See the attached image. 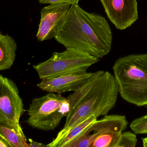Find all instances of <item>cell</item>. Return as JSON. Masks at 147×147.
Wrapping results in <instances>:
<instances>
[{
  "mask_svg": "<svg viewBox=\"0 0 147 147\" xmlns=\"http://www.w3.org/2000/svg\"><path fill=\"white\" fill-rule=\"evenodd\" d=\"M119 93L114 75L103 70L92 72L85 83L66 98L69 110L64 126L47 147H56L72 128L90 116L98 118L108 115L115 106Z\"/></svg>",
  "mask_w": 147,
  "mask_h": 147,
  "instance_id": "obj_1",
  "label": "cell"
},
{
  "mask_svg": "<svg viewBox=\"0 0 147 147\" xmlns=\"http://www.w3.org/2000/svg\"><path fill=\"white\" fill-rule=\"evenodd\" d=\"M55 39L65 47L100 59L108 55L112 46V32L106 18L81 8L78 2L71 5Z\"/></svg>",
  "mask_w": 147,
  "mask_h": 147,
  "instance_id": "obj_2",
  "label": "cell"
},
{
  "mask_svg": "<svg viewBox=\"0 0 147 147\" xmlns=\"http://www.w3.org/2000/svg\"><path fill=\"white\" fill-rule=\"evenodd\" d=\"M112 68L123 99L136 106L147 105V54L119 58Z\"/></svg>",
  "mask_w": 147,
  "mask_h": 147,
  "instance_id": "obj_3",
  "label": "cell"
},
{
  "mask_svg": "<svg viewBox=\"0 0 147 147\" xmlns=\"http://www.w3.org/2000/svg\"><path fill=\"white\" fill-rule=\"evenodd\" d=\"M69 110L66 98L61 94L48 92L32 100L27 110V123L33 128L44 131L55 130Z\"/></svg>",
  "mask_w": 147,
  "mask_h": 147,
  "instance_id": "obj_4",
  "label": "cell"
},
{
  "mask_svg": "<svg viewBox=\"0 0 147 147\" xmlns=\"http://www.w3.org/2000/svg\"><path fill=\"white\" fill-rule=\"evenodd\" d=\"M99 59L82 51L68 48L61 52L53 53L44 62L33 66L40 80L64 74L86 72Z\"/></svg>",
  "mask_w": 147,
  "mask_h": 147,
  "instance_id": "obj_5",
  "label": "cell"
},
{
  "mask_svg": "<svg viewBox=\"0 0 147 147\" xmlns=\"http://www.w3.org/2000/svg\"><path fill=\"white\" fill-rule=\"evenodd\" d=\"M128 124L125 116L106 115L97 120L87 133L70 147H117Z\"/></svg>",
  "mask_w": 147,
  "mask_h": 147,
  "instance_id": "obj_6",
  "label": "cell"
},
{
  "mask_svg": "<svg viewBox=\"0 0 147 147\" xmlns=\"http://www.w3.org/2000/svg\"><path fill=\"white\" fill-rule=\"evenodd\" d=\"M24 112V104L15 83L0 75V118L20 124Z\"/></svg>",
  "mask_w": 147,
  "mask_h": 147,
  "instance_id": "obj_7",
  "label": "cell"
},
{
  "mask_svg": "<svg viewBox=\"0 0 147 147\" xmlns=\"http://www.w3.org/2000/svg\"><path fill=\"white\" fill-rule=\"evenodd\" d=\"M71 4L69 2L56 3L41 9L40 23L36 35L38 41L55 38Z\"/></svg>",
  "mask_w": 147,
  "mask_h": 147,
  "instance_id": "obj_8",
  "label": "cell"
},
{
  "mask_svg": "<svg viewBox=\"0 0 147 147\" xmlns=\"http://www.w3.org/2000/svg\"><path fill=\"white\" fill-rule=\"evenodd\" d=\"M109 19L117 29L123 30L138 19L136 0H100Z\"/></svg>",
  "mask_w": 147,
  "mask_h": 147,
  "instance_id": "obj_9",
  "label": "cell"
},
{
  "mask_svg": "<svg viewBox=\"0 0 147 147\" xmlns=\"http://www.w3.org/2000/svg\"><path fill=\"white\" fill-rule=\"evenodd\" d=\"M92 74L87 71L64 74L41 80L37 86L44 91L59 94L74 91L85 83Z\"/></svg>",
  "mask_w": 147,
  "mask_h": 147,
  "instance_id": "obj_10",
  "label": "cell"
},
{
  "mask_svg": "<svg viewBox=\"0 0 147 147\" xmlns=\"http://www.w3.org/2000/svg\"><path fill=\"white\" fill-rule=\"evenodd\" d=\"M0 135L12 147H28L26 138L20 124L0 118Z\"/></svg>",
  "mask_w": 147,
  "mask_h": 147,
  "instance_id": "obj_11",
  "label": "cell"
},
{
  "mask_svg": "<svg viewBox=\"0 0 147 147\" xmlns=\"http://www.w3.org/2000/svg\"><path fill=\"white\" fill-rule=\"evenodd\" d=\"M17 48L13 38L0 33V71L8 70L13 65Z\"/></svg>",
  "mask_w": 147,
  "mask_h": 147,
  "instance_id": "obj_12",
  "label": "cell"
},
{
  "mask_svg": "<svg viewBox=\"0 0 147 147\" xmlns=\"http://www.w3.org/2000/svg\"><path fill=\"white\" fill-rule=\"evenodd\" d=\"M97 118L95 115H92L74 126L63 136L56 147H70L71 144L87 133Z\"/></svg>",
  "mask_w": 147,
  "mask_h": 147,
  "instance_id": "obj_13",
  "label": "cell"
},
{
  "mask_svg": "<svg viewBox=\"0 0 147 147\" xmlns=\"http://www.w3.org/2000/svg\"><path fill=\"white\" fill-rule=\"evenodd\" d=\"M130 128L136 134L147 133V114L135 119L130 123Z\"/></svg>",
  "mask_w": 147,
  "mask_h": 147,
  "instance_id": "obj_14",
  "label": "cell"
},
{
  "mask_svg": "<svg viewBox=\"0 0 147 147\" xmlns=\"http://www.w3.org/2000/svg\"><path fill=\"white\" fill-rule=\"evenodd\" d=\"M137 142L136 134L130 131L123 132L117 147H135Z\"/></svg>",
  "mask_w": 147,
  "mask_h": 147,
  "instance_id": "obj_15",
  "label": "cell"
},
{
  "mask_svg": "<svg viewBox=\"0 0 147 147\" xmlns=\"http://www.w3.org/2000/svg\"><path fill=\"white\" fill-rule=\"evenodd\" d=\"M40 3L42 4H52L56 3L62 2H69L71 4L75 2H79L80 0H38Z\"/></svg>",
  "mask_w": 147,
  "mask_h": 147,
  "instance_id": "obj_16",
  "label": "cell"
},
{
  "mask_svg": "<svg viewBox=\"0 0 147 147\" xmlns=\"http://www.w3.org/2000/svg\"><path fill=\"white\" fill-rule=\"evenodd\" d=\"M29 143L28 144V147H47V145H44L43 143H39L34 141L32 140L29 139Z\"/></svg>",
  "mask_w": 147,
  "mask_h": 147,
  "instance_id": "obj_17",
  "label": "cell"
},
{
  "mask_svg": "<svg viewBox=\"0 0 147 147\" xmlns=\"http://www.w3.org/2000/svg\"><path fill=\"white\" fill-rule=\"evenodd\" d=\"M0 147H12L8 142L0 135Z\"/></svg>",
  "mask_w": 147,
  "mask_h": 147,
  "instance_id": "obj_18",
  "label": "cell"
},
{
  "mask_svg": "<svg viewBox=\"0 0 147 147\" xmlns=\"http://www.w3.org/2000/svg\"><path fill=\"white\" fill-rule=\"evenodd\" d=\"M142 142H143V146L147 147V137L142 139Z\"/></svg>",
  "mask_w": 147,
  "mask_h": 147,
  "instance_id": "obj_19",
  "label": "cell"
}]
</instances>
